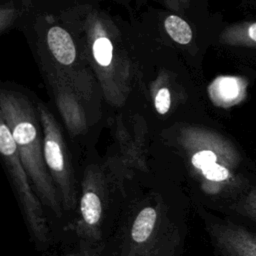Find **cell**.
I'll use <instances>...</instances> for the list:
<instances>
[{"mask_svg":"<svg viewBox=\"0 0 256 256\" xmlns=\"http://www.w3.org/2000/svg\"><path fill=\"white\" fill-rule=\"evenodd\" d=\"M1 118L11 130L23 166L43 203L57 215L61 207L56 188L46 169L35 115L27 100L11 92L1 93Z\"/></svg>","mask_w":256,"mask_h":256,"instance_id":"obj_1","label":"cell"},{"mask_svg":"<svg viewBox=\"0 0 256 256\" xmlns=\"http://www.w3.org/2000/svg\"><path fill=\"white\" fill-rule=\"evenodd\" d=\"M0 150L9 168L18 196L24 207L27 221L34 236L41 242L47 241L48 230L41 204L30 187L27 172L23 166L20 154L11 130L4 120H0Z\"/></svg>","mask_w":256,"mask_h":256,"instance_id":"obj_2","label":"cell"},{"mask_svg":"<svg viewBox=\"0 0 256 256\" xmlns=\"http://www.w3.org/2000/svg\"><path fill=\"white\" fill-rule=\"evenodd\" d=\"M39 112L44 129L43 152L45 163L54 182L57 184L58 189L60 190L64 205L67 208L73 207L75 203L74 189L66 164L64 142L59 126L53 115L43 105H39Z\"/></svg>","mask_w":256,"mask_h":256,"instance_id":"obj_3","label":"cell"},{"mask_svg":"<svg viewBox=\"0 0 256 256\" xmlns=\"http://www.w3.org/2000/svg\"><path fill=\"white\" fill-rule=\"evenodd\" d=\"M226 256H256V234L235 224L220 225L214 232Z\"/></svg>","mask_w":256,"mask_h":256,"instance_id":"obj_4","label":"cell"},{"mask_svg":"<svg viewBox=\"0 0 256 256\" xmlns=\"http://www.w3.org/2000/svg\"><path fill=\"white\" fill-rule=\"evenodd\" d=\"M210 94L218 105L230 106L244 97L245 84L236 77H219L211 85Z\"/></svg>","mask_w":256,"mask_h":256,"instance_id":"obj_5","label":"cell"},{"mask_svg":"<svg viewBox=\"0 0 256 256\" xmlns=\"http://www.w3.org/2000/svg\"><path fill=\"white\" fill-rule=\"evenodd\" d=\"M47 44L54 58L63 65H70L76 57L74 42L70 34L61 27L54 26L47 33Z\"/></svg>","mask_w":256,"mask_h":256,"instance_id":"obj_6","label":"cell"},{"mask_svg":"<svg viewBox=\"0 0 256 256\" xmlns=\"http://www.w3.org/2000/svg\"><path fill=\"white\" fill-rule=\"evenodd\" d=\"M222 42L243 47H256V22H243L229 26L221 34Z\"/></svg>","mask_w":256,"mask_h":256,"instance_id":"obj_7","label":"cell"},{"mask_svg":"<svg viewBox=\"0 0 256 256\" xmlns=\"http://www.w3.org/2000/svg\"><path fill=\"white\" fill-rule=\"evenodd\" d=\"M156 218V211L152 207H146L140 211L131 229V236L135 242L142 243L149 238L155 226Z\"/></svg>","mask_w":256,"mask_h":256,"instance_id":"obj_8","label":"cell"},{"mask_svg":"<svg viewBox=\"0 0 256 256\" xmlns=\"http://www.w3.org/2000/svg\"><path fill=\"white\" fill-rule=\"evenodd\" d=\"M80 210L84 221L88 225L98 224L102 213V205L98 195L91 191L85 192L81 198Z\"/></svg>","mask_w":256,"mask_h":256,"instance_id":"obj_9","label":"cell"},{"mask_svg":"<svg viewBox=\"0 0 256 256\" xmlns=\"http://www.w3.org/2000/svg\"><path fill=\"white\" fill-rule=\"evenodd\" d=\"M165 29L169 36L179 44H188L192 39V30L182 18L171 15L165 20Z\"/></svg>","mask_w":256,"mask_h":256,"instance_id":"obj_10","label":"cell"},{"mask_svg":"<svg viewBox=\"0 0 256 256\" xmlns=\"http://www.w3.org/2000/svg\"><path fill=\"white\" fill-rule=\"evenodd\" d=\"M93 54L99 65L104 67L110 65L113 57V46L111 41L106 37L98 38L93 45Z\"/></svg>","mask_w":256,"mask_h":256,"instance_id":"obj_11","label":"cell"},{"mask_svg":"<svg viewBox=\"0 0 256 256\" xmlns=\"http://www.w3.org/2000/svg\"><path fill=\"white\" fill-rule=\"evenodd\" d=\"M240 209L248 217L256 220V187L251 188L243 198L241 201Z\"/></svg>","mask_w":256,"mask_h":256,"instance_id":"obj_12","label":"cell"},{"mask_svg":"<svg viewBox=\"0 0 256 256\" xmlns=\"http://www.w3.org/2000/svg\"><path fill=\"white\" fill-rule=\"evenodd\" d=\"M155 108L159 114H166L170 108V92L167 88H161L155 97Z\"/></svg>","mask_w":256,"mask_h":256,"instance_id":"obj_13","label":"cell"}]
</instances>
